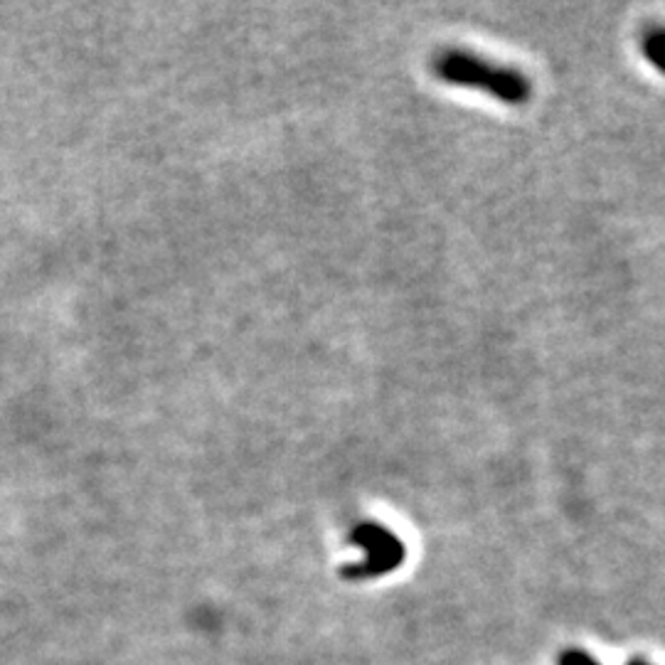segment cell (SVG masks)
I'll use <instances>...</instances> for the list:
<instances>
[{"instance_id": "1", "label": "cell", "mask_w": 665, "mask_h": 665, "mask_svg": "<svg viewBox=\"0 0 665 665\" xmlns=\"http://www.w3.org/2000/svg\"><path fill=\"white\" fill-rule=\"evenodd\" d=\"M429 67H432L434 77L444 84L485 91L510 107L528 104L532 94V84L520 70L491 62L476 52L458 50V47L436 52Z\"/></svg>"}, {"instance_id": "2", "label": "cell", "mask_w": 665, "mask_h": 665, "mask_svg": "<svg viewBox=\"0 0 665 665\" xmlns=\"http://www.w3.org/2000/svg\"><path fill=\"white\" fill-rule=\"evenodd\" d=\"M353 545L362 547L368 555L358 565H348L343 569L345 579H372L385 577L392 569H397L407 557V547L390 528L380 522H362L353 528L350 538Z\"/></svg>"}, {"instance_id": "3", "label": "cell", "mask_w": 665, "mask_h": 665, "mask_svg": "<svg viewBox=\"0 0 665 665\" xmlns=\"http://www.w3.org/2000/svg\"><path fill=\"white\" fill-rule=\"evenodd\" d=\"M643 52L653 67L665 74V27H651L643 35Z\"/></svg>"}, {"instance_id": "4", "label": "cell", "mask_w": 665, "mask_h": 665, "mask_svg": "<svg viewBox=\"0 0 665 665\" xmlns=\"http://www.w3.org/2000/svg\"><path fill=\"white\" fill-rule=\"evenodd\" d=\"M557 663H559V665H602L596 658H592V655L584 653V651H579V649H567V651H562V655H559V661H557Z\"/></svg>"}, {"instance_id": "5", "label": "cell", "mask_w": 665, "mask_h": 665, "mask_svg": "<svg viewBox=\"0 0 665 665\" xmlns=\"http://www.w3.org/2000/svg\"><path fill=\"white\" fill-rule=\"evenodd\" d=\"M626 665H651V663H645L643 658H633V661H629Z\"/></svg>"}]
</instances>
